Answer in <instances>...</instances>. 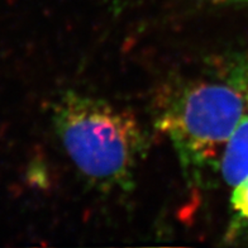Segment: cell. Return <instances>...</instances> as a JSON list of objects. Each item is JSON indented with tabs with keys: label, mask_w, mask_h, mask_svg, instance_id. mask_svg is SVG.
<instances>
[{
	"label": "cell",
	"mask_w": 248,
	"mask_h": 248,
	"mask_svg": "<svg viewBox=\"0 0 248 248\" xmlns=\"http://www.w3.org/2000/svg\"><path fill=\"white\" fill-rule=\"evenodd\" d=\"M245 78V89L242 90L243 92V95H245V100H246V107H247V113H248V72L246 74V76H243Z\"/></svg>",
	"instance_id": "5b68a950"
},
{
	"label": "cell",
	"mask_w": 248,
	"mask_h": 248,
	"mask_svg": "<svg viewBox=\"0 0 248 248\" xmlns=\"http://www.w3.org/2000/svg\"><path fill=\"white\" fill-rule=\"evenodd\" d=\"M228 3L239 4V5H248V0H227Z\"/></svg>",
	"instance_id": "8992f818"
},
{
	"label": "cell",
	"mask_w": 248,
	"mask_h": 248,
	"mask_svg": "<svg viewBox=\"0 0 248 248\" xmlns=\"http://www.w3.org/2000/svg\"><path fill=\"white\" fill-rule=\"evenodd\" d=\"M247 114L235 84L202 81L186 86L162 107L157 125L172 143L185 177L198 183L220 160L231 134Z\"/></svg>",
	"instance_id": "7a4b0ae2"
},
{
	"label": "cell",
	"mask_w": 248,
	"mask_h": 248,
	"mask_svg": "<svg viewBox=\"0 0 248 248\" xmlns=\"http://www.w3.org/2000/svg\"><path fill=\"white\" fill-rule=\"evenodd\" d=\"M219 170L229 187L248 176V113L227 140L219 160Z\"/></svg>",
	"instance_id": "3957f363"
},
{
	"label": "cell",
	"mask_w": 248,
	"mask_h": 248,
	"mask_svg": "<svg viewBox=\"0 0 248 248\" xmlns=\"http://www.w3.org/2000/svg\"><path fill=\"white\" fill-rule=\"evenodd\" d=\"M52 119L82 176L104 189H132L147 150V137L136 117L103 99L66 92L53 105Z\"/></svg>",
	"instance_id": "6da1fadb"
},
{
	"label": "cell",
	"mask_w": 248,
	"mask_h": 248,
	"mask_svg": "<svg viewBox=\"0 0 248 248\" xmlns=\"http://www.w3.org/2000/svg\"><path fill=\"white\" fill-rule=\"evenodd\" d=\"M231 189V208L235 227H246L248 225V176Z\"/></svg>",
	"instance_id": "277c9868"
}]
</instances>
